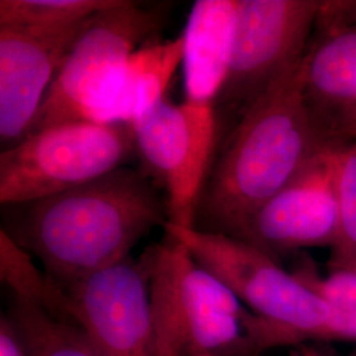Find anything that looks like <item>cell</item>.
<instances>
[{
    "label": "cell",
    "mask_w": 356,
    "mask_h": 356,
    "mask_svg": "<svg viewBox=\"0 0 356 356\" xmlns=\"http://www.w3.org/2000/svg\"><path fill=\"white\" fill-rule=\"evenodd\" d=\"M151 304L161 356H260L300 346L256 316L227 285L166 234L151 247Z\"/></svg>",
    "instance_id": "cell-3"
},
{
    "label": "cell",
    "mask_w": 356,
    "mask_h": 356,
    "mask_svg": "<svg viewBox=\"0 0 356 356\" xmlns=\"http://www.w3.org/2000/svg\"><path fill=\"white\" fill-rule=\"evenodd\" d=\"M302 73L307 106L329 138L356 107V1H322Z\"/></svg>",
    "instance_id": "cell-12"
},
{
    "label": "cell",
    "mask_w": 356,
    "mask_h": 356,
    "mask_svg": "<svg viewBox=\"0 0 356 356\" xmlns=\"http://www.w3.org/2000/svg\"><path fill=\"white\" fill-rule=\"evenodd\" d=\"M151 247L82 279L49 281L51 298L102 356H161L151 304ZM48 277V276H47Z\"/></svg>",
    "instance_id": "cell-7"
},
{
    "label": "cell",
    "mask_w": 356,
    "mask_h": 356,
    "mask_svg": "<svg viewBox=\"0 0 356 356\" xmlns=\"http://www.w3.org/2000/svg\"><path fill=\"white\" fill-rule=\"evenodd\" d=\"M88 22L57 28L0 26V141L4 149L31 134L54 78Z\"/></svg>",
    "instance_id": "cell-11"
},
{
    "label": "cell",
    "mask_w": 356,
    "mask_h": 356,
    "mask_svg": "<svg viewBox=\"0 0 356 356\" xmlns=\"http://www.w3.org/2000/svg\"><path fill=\"white\" fill-rule=\"evenodd\" d=\"M322 1L239 0L229 73L216 114L238 120L305 56Z\"/></svg>",
    "instance_id": "cell-8"
},
{
    "label": "cell",
    "mask_w": 356,
    "mask_h": 356,
    "mask_svg": "<svg viewBox=\"0 0 356 356\" xmlns=\"http://www.w3.org/2000/svg\"><path fill=\"white\" fill-rule=\"evenodd\" d=\"M184 58V38L144 44L123 66L95 122L134 123L165 99L172 78Z\"/></svg>",
    "instance_id": "cell-14"
},
{
    "label": "cell",
    "mask_w": 356,
    "mask_h": 356,
    "mask_svg": "<svg viewBox=\"0 0 356 356\" xmlns=\"http://www.w3.org/2000/svg\"><path fill=\"white\" fill-rule=\"evenodd\" d=\"M131 126L145 173L165 191L168 223L193 229L216 156V108L165 98Z\"/></svg>",
    "instance_id": "cell-9"
},
{
    "label": "cell",
    "mask_w": 356,
    "mask_h": 356,
    "mask_svg": "<svg viewBox=\"0 0 356 356\" xmlns=\"http://www.w3.org/2000/svg\"><path fill=\"white\" fill-rule=\"evenodd\" d=\"M317 343L318 342H309L298 346L296 356H337L329 347Z\"/></svg>",
    "instance_id": "cell-21"
},
{
    "label": "cell",
    "mask_w": 356,
    "mask_h": 356,
    "mask_svg": "<svg viewBox=\"0 0 356 356\" xmlns=\"http://www.w3.org/2000/svg\"><path fill=\"white\" fill-rule=\"evenodd\" d=\"M1 227L36 257L48 279L67 282L116 266L151 229L169 222L168 204L145 172L122 166L73 189L4 206Z\"/></svg>",
    "instance_id": "cell-1"
},
{
    "label": "cell",
    "mask_w": 356,
    "mask_h": 356,
    "mask_svg": "<svg viewBox=\"0 0 356 356\" xmlns=\"http://www.w3.org/2000/svg\"><path fill=\"white\" fill-rule=\"evenodd\" d=\"M338 202V232L329 269L356 272V141H343L339 149Z\"/></svg>",
    "instance_id": "cell-18"
},
{
    "label": "cell",
    "mask_w": 356,
    "mask_h": 356,
    "mask_svg": "<svg viewBox=\"0 0 356 356\" xmlns=\"http://www.w3.org/2000/svg\"><path fill=\"white\" fill-rule=\"evenodd\" d=\"M329 138L331 140L356 141V107L334 122Z\"/></svg>",
    "instance_id": "cell-20"
},
{
    "label": "cell",
    "mask_w": 356,
    "mask_h": 356,
    "mask_svg": "<svg viewBox=\"0 0 356 356\" xmlns=\"http://www.w3.org/2000/svg\"><path fill=\"white\" fill-rule=\"evenodd\" d=\"M342 140L326 144L251 219L239 241L273 259L302 248L331 247L338 232V172Z\"/></svg>",
    "instance_id": "cell-10"
},
{
    "label": "cell",
    "mask_w": 356,
    "mask_h": 356,
    "mask_svg": "<svg viewBox=\"0 0 356 356\" xmlns=\"http://www.w3.org/2000/svg\"><path fill=\"white\" fill-rule=\"evenodd\" d=\"M119 0H1L0 26L57 28L82 23Z\"/></svg>",
    "instance_id": "cell-17"
},
{
    "label": "cell",
    "mask_w": 356,
    "mask_h": 356,
    "mask_svg": "<svg viewBox=\"0 0 356 356\" xmlns=\"http://www.w3.org/2000/svg\"><path fill=\"white\" fill-rule=\"evenodd\" d=\"M239 0H198L184 33V102L216 108L229 73Z\"/></svg>",
    "instance_id": "cell-13"
},
{
    "label": "cell",
    "mask_w": 356,
    "mask_h": 356,
    "mask_svg": "<svg viewBox=\"0 0 356 356\" xmlns=\"http://www.w3.org/2000/svg\"><path fill=\"white\" fill-rule=\"evenodd\" d=\"M29 356H102L76 321L51 298L11 296L6 313Z\"/></svg>",
    "instance_id": "cell-15"
},
{
    "label": "cell",
    "mask_w": 356,
    "mask_h": 356,
    "mask_svg": "<svg viewBox=\"0 0 356 356\" xmlns=\"http://www.w3.org/2000/svg\"><path fill=\"white\" fill-rule=\"evenodd\" d=\"M164 19L163 8L128 0L90 17L54 78L31 134L63 123L95 122L131 54L163 28Z\"/></svg>",
    "instance_id": "cell-5"
},
{
    "label": "cell",
    "mask_w": 356,
    "mask_h": 356,
    "mask_svg": "<svg viewBox=\"0 0 356 356\" xmlns=\"http://www.w3.org/2000/svg\"><path fill=\"white\" fill-rule=\"evenodd\" d=\"M293 275L317 293L330 310L325 342L356 343V272L338 270L322 277L312 263H301Z\"/></svg>",
    "instance_id": "cell-16"
},
{
    "label": "cell",
    "mask_w": 356,
    "mask_h": 356,
    "mask_svg": "<svg viewBox=\"0 0 356 356\" xmlns=\"http://www.w3.org/2000/svg\"><path fill=\"white\" fill-rule=\"evenodd\" d=\"M138 156L132 126L70 122L45 128L3 149L0 202L28 204L83 185Z\"/></svg>",
    "instance_id": "cell-4"
},
{
    "label": "cell",
    "mask_w": 356,
    "mask_h": 356,
    "mask_svg": "<svg viewBox=\"0 0 356 356\" xmlns=\"http://www.w3.org/2000/svg\"><path fill=\"white\" fill-rule=\"evenodd\" d=\"M302 63L286 69L229 132L209 170L193 229L239 239L256 213L332 141L306 102Z\"/></svg>",
    "instance_id": "cell-2"
},
{
    "label": "cell",
    "mask_w": 356,
    "mask_h": 356,
    "mask_svg": "<svg viewBox=\"0 0 356 356\" xmlns=\"http://www.w3.org/2000/svg\"><path fill=\"white\" fill-rule=\"evenodd\" d=\"M347 356H356V348L354 350V351H353V353H350V354H348Z\"/></svg>",
    "instance_id": "cell-22"
},
{
    "label": "cell",
    "mask_w": 356,
    "mask_h": 356,
    "mask_svg": "<svg viewBox=\"0 0 356 356\" xmlns=\"http://www.w3.org/2000/svg\"><path fill=\"white\" fill-rule=\"evenodd\" d=\"M164 231L182 243L195 261L211 272L256 316L288 331L298 344L323 343L330 310L277 260L254 245L223 234L178 227Z\"/></svg>",
    "instance_id": "cell-6"
},
{
    "label": "cell",
    "mask_w": 356,
    "mask_h": 356,
    "mask_svg": "<svg viewBox=\"0 0 356 356\" xmlns=\"http://www.w3.org/2000/svg\"><path fill=\"white\" fill-rule=\"evenodd\" d=\"M0 356H29L20 335L6 313L0 316Z\"/></svg>",
    "instance_id": "cell-19"
}]
</instances>
